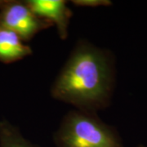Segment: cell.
<instances>
[{
    "mask_svg": "<svg viewBox=\"0 0 147 147\" xmlns=\"http://www.w3.org/2000/svg\"><path fill=\"white\" fill-rule=\"evenodd\" d=\"M33 54L30 46L15 32L0 26V62L11 64Z\"/></svg>",
    "mask_w": 147,
    "mask_h": 147,
    "instance_id": "obj_5",
    "label": "cell"
},
{
    "mask_svg": "<svg viewBox=\"0 0 147 147\" xmlns=\"http://www.w3.org/2000/svg\"><path fill=\"white\" fill-rule=\"evenodd\" d=\"M115 84V57L108 49L81 39L51 87L55 100L96 114L110 105Z\"/></svg>",
    "mask_w": 147,
    "mask_h": 147,
    "instance_id": "obj_1",
    "label": "cell"
},
{
    "mask_svg": "<svg viewBox=\"0 0 147 147\" xmlns=\"http://www.w3.org/2000/svg\"><path fill=\"white\" fill-rule=\"evenodd\" d=\"M0 147H38L33 144L7 120L0 121Z\"/></svg>",
    "mask_w": 147,
    "mask_h": 147,
    "instance_id": "obj_6",
    "label": "cell"
},
{
    "mask_svg": "<svg viewBox=\"0 0 147 147\" xmlns=\"http://www.w3.org/2000/svg\"><path fill=\"white\" fill-rule=\"evenodd\" d=\"M0 26L15 32L27 42L53 26L36 16L26 1L0 0Z\"/></svg>",
    "mask_w": 147,
    "mask_h": 147,
    "instance_id": "obj_3",
    "label": "cell"
},
{
    "mask_svg": "<svg viewBox=\"0 0 147 147\" xmlns=\"http://www.w3.org/2000/svg\"><path fill=\"white\" fill-rule=\"evenodd\" d=\"M53 140L56 147H123L114 127L100 119L96 114L79 110L64 116Z\"/></svg>",
    "mask_w": 147,
    "mask_h": 147,
    "instance_id": "obj_2",
    "label": "cell"
},
{
    "mask_svg": "<svg viewBox=\"0 0 147 147\" xmlns=\"http://www.w3.org/2000/svg\"><path fill=\"white\" fill-rule=\"evenodd\" d=\"M71 3L77 7H87L110 6L112 4V2L109 0H73L71 1Z\"/></svg>",
    "mask_w": 147,
    "mask_h": 147,
    "instance_id": "obj_7",
    "label": "cell"
},
{
    "mask_svg": "<svg viewBox=\"0 0 147 147\" xmlns=\"http://www.w3.org/2000/svg\"><path fill=\"white\" fill-rule=\"evenodd\" d=\"M137 147H147V146H143V145H140V146H138Z\"/></svg>",
    "mask_w": 147,
    "mask_h": 147,
    "instance_id": "obj_8",
    "label": "cell"
},
{
    "mask_svg": "<svg viewBox=\"0 0 147 147\" xmlns=\"http://www.w3.org/2000/svg\"><path fill=\"white\" fill-rule=\"evenodd\" d=\"M32 11L42 20L56 26L58 35L65 40L69 34V26L73 11L65 0H26Z\"/></svg>",
    "mask_w": 147,
    "mask_h": 147,
    "instance_id": "obj_4",
    "label": "cell"
}]
</instances>
